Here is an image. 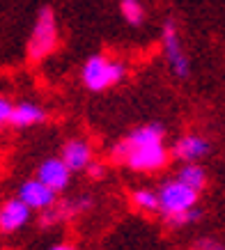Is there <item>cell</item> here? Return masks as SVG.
<instances>
[{"label": "cell", "instance_id": "11", "mask_svg": "<svg viewBox=\"0 0 225 250\" xmlns=\"http://www.w3.org/2000/svg\"><path fill=\"white\" fill-rule=\"evenodd\" d=\"M48 117L44 108L39 104H32V101H21V104H14L12 106V113H9V122L16 129H28V126H37Z\"/></svg>", "mask_w": 225, "mask_h": 250}, {"label": "cell", "instance_id": "12", "mask_svg": "<svg viewBox=\"0 0 225 250\" xmlns=\"http://www.w3.org/2000/svg\"><path fill=\"white\" fill-rule=\"evenodd\" d=\"M175 179H180L188 188L202 193V190L207 188V184H209V174H207V170L202 167V163H181V167L177 170V177H175Z\"/></svg>", "mask_w": 225, "mask_h": 250}, {"label": "cell", "instance_id": "13", "mask_svg": "<svg viewBox=\"0 0 225 250\" xmlns=\"http://www.w3.org/2000/svg\"><path fill=\"white\" fill-rule=\"evenodd\" d=\"M92 205H94V200L90 195H78V197H69V200H58L53 207H55L60 220L65 223V220H71L76 216H81V213L90 211Z\"/></svg>", "mask_w": 225, "mask_h": 250}, {"label": "cell", "instance_id": "14", "mask_svg": "<svg viewBox=\"0 0 225 250\" xmlns=\"http://www.w3.org/2000/svg\"><path fill=\"white\" fill-rule=\"evenodd\" d=\"M204 211L200 209V207L195 205L191 207V209H186V211H180V213H173V216H165V225L173 229H181V228H188V225H195L198 220H202Z\"/></svg>", "mask_w": 225, "mask_h": 250}, {"label": "cell", "instance_id": "7", "mask_svg": "<svg viewBox=\"0 0 225 250\" xmlns=\"http://www.w3.org/2000/svg\"><path fill=\"white\" fill-rule=\"evenodd\" d=\"M16 197L21 200L23 205H28L32 211H42V209H48L58 202V193L53 188H48L46 184H42L37 177L32 179H25V182L19 186L16 190Z\"/></svg>", "mask_w": 225, "mask_h": 250}, {"label": "cell", "instance_id": "16", "mask_svg": "<svg viewBox=\"0 0 225 250\" xmlns=\"http://www.w3.org/2000/svg\"><path fill=\"white\" fill-rule=\"evenodd\" d=\"M120 14H122V19H124L129 25H134V28H138V25L145 23V7L140 0H122Z\"/></svg>", "mask_w": 225, "mask_h": 250}, {"label": "cell", "instance_id": "8", "mask_svg": "<svg viewBox=\"0 0 225 250\" xmlns=\"http://www.w3.org/2000/svg\"><path fill=\"white\" fill-rule=\"evenodd\" d=\"M32 218V209L23 205L19 197H7L0 205V234H14L23 229Z\"/></svg>", "mask_w": 225, "mask_h": 250}, {"label": "cell", "instance_id": "9", "mask_svg": "<svg viewBox=\"0 0 225 250\" xmlns=\"http://www.w3.org/2000/svg\"><path fill=\"white\" fill-rule=\"evenodd\" d=\"M71 170L65 166V161L60 156H51V159H44L37 167V177L42 184H46L48 188H53L55 193H62L71 186Z\"/></svg>", "mask_w": 225, "mask_h": 250}, {"label": "cell", "instance_id": "1", "mask_svg": "<svg viewBox=\"0 0 225 250\" xmlns=\"http://www.w3.org/2000/svg\"><path fill=\"white\" fill-rule=\"evenodd\" d=\"M112 161L127 166L131 172L150 174L168 166L170 152L165 145V126L158 122L140 124L117 140L111 149Z\"/></svg>", "mask_w": 225, "mask_h": 250}, {"label": "cell", "instance_id": "10", "mask_svg": "<svg viewBox=\"0 0 225 250\" xmlns=\"http://www.w3.org/2000/svg\"><path fill=\"white\" fill-rule=\"evenodd\" d=\"M60 159L65 161V166L71 170V172H85L88 166L94 161V149L88 140L83 138H71L62 145L60 149Z\"/></svg>", "mask_w": 225, "mask_h": 250}, {"label": "cell", "instance_id": "2", "mask_svg": "<svg viewBox=\"0 0 225 250\" xmlns=\"http://www.w3.org/2000/svg\"><path fill=\"white\" fill-rule=\"evenodd\" d=\"M58 42H60V32H58V16H55V9L51 5H44L39 7L37 19H35V25H32L30 39H28V60L32 64L46 60L48 55L58 48Z\"/></svg>", "mask_w": 225, "mask_h": 250}, {"label": "cell", "instance_id": "15", "mask_svg": "<svg viewBox=\"0 0 225 250\" xmlns=\"http://www.w3.org/2000/svg\"><path fill=\"white\" fill-rule=\"evenodd\" d=\"M131 205L140 211H147V213H158V197H157V190L152 188H135L131 193Z\"/></svg>", "mask_w": 225, "mask_h": 250}, {"label": "cell", "instance_id": "5", "mask_svg": "<svg viewBox=\"0 0 225 250\" xmlns=\"http://www.w3.org/2000/svg\"><path fill=\"white\" fill-rule=\"evenodd\" d=\"M158 197V213L161 216H173V213L186 211L191 207L200 202V193L193 188H188L180 179H165L157 190Z\"/></svg>", "mask_w": 225, "mask_h": 250}, {"label": "cell", "instance_id": "4", "mask_svg": "<svg viewBox=\"0 0 225 250\" xmlns=\"http://www.w3.org/2000/svg\"><path fill=\"white\" fill-rule=\"evenodd\" d=\"M161 46H163V58L168 62V67L180 81H186L191 76V60L186 55L184 42H181L180 28L173 19H168L161 28Z\"/></svg>", "mask_w": 225, "mask_h": 250}, {"label": "cell", "instance_id": "3", "mask_svg": "<svg viewBox=\"0 0 225 250\" xmlns=\"http://www.w3.org/2000/svg\"><path fill=\"white\" fill-rule=\"evenodd\" d=\"M127 76V64L122 60L108 58L106 53L90 55L81 69V81L90 92H104L108 87H115Z\"/></svg>", "mask_w": 225, "mask_h": 250}, {"label": "cell", "instance_id": "19", "mask_svg": "<svg viewBox=\"0 0 225 250\" xmlns=\"http://www.w3.org/2000/svg\"><path fill=\"white\" fill-rule=\"evenodd\" d=\"M85 172L90 174L92 179H101V177L106 174V166H104V163H99V161H92L90 166H88V170H85Z\"/></svg>", "mask_w": 225, "mask_h": 250}, {"label": "cell", "instance_id": "20", "mask_svg": "<svg viewBox=\"0 0 225 250\" xmlns=\"http://www.w3.org/2000/svg\"><path fill=\"white\" fill-rule=\"evenodd\" d=\"M48 250H78L76 246H71V243H55L53 248H48Z\"/></svg>", "mask_w": 225, "mask_h": 250}, {"label": "cell", "instance_id": "18", "mask_svg": "<svg viewBox=\"0 0 225 250\" xmlns=\"http://www.w3.org/2000/svg\"><path fill=\"white\" fill-rule=\"evenodd\" d=\"M12 101L7 97H0V126H5L9 122V113H12Z\"/></svg>", "mask_w": 225, "mask_h": 250}, {"label": "cell", "instance_id": "6", "mask_svg": "<svg viewBox=\"0 0 225 250\" xmlns=\"http://www.w3.org/2000/svg\"><path fill=\"white\" fill-rule=\"evenodd\" d=\"M211 149H214V143L202 133H184L175 140L173 147H168L170 159L180 163H202V159L209 156Z\"/></svg>", "mask_w": 225, "mask_h": 250}, {"label": "cell", "instance_id": "17", "mask_svg": "<svg viewBox=\"0 0 225 250\" xmlns=\"http://www.w3.org/2000/svg\"><path fill=\"white\" fill-rule=\"evenodd\" d=\"M191 250H225L223 241L216 239V236H202L191 246Z\"/></svg>", "mask_w": 225, "mask_h": 250}]
</instances>
